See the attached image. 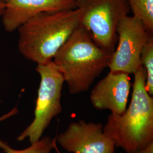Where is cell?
<instances>
[{
  "label": "cell",
  "mask_w": 153,
  "mask_h": 153,
  "mask_svg": "<svg viewBox=\"0 0 153 153\" xmlns=\"http://www.w3.org/2000/svg\"><path fill=\"white\" fill-rule=\"evenodd\" d=\"M131 88L129 74L110 71L91 90V103L95 109H107L112 114L121 115L127 108Z\"/></svg>",
  "instance_id": "obj_8"
},
{
  "label": "cell",
  "mask_w": 153,
  "mask_h": 153,
  "mask_svg": "<svg viewBox=\"0 0 153 153\" xmlns=\"http://www.w3.org/2000/svg\"><path fill=\"white\" fill-rule=\"evenodd\" d=\"M36 71L40 76L38 98L33 122L17 137L22 141L28 138L31 143L41 138L52 120L61 113V103L64 77L52 60L38 64Z\"/></svg>",
  "instance_id": "obj_4"
},
{
  "label": "cell",
  "mask_w": 153,
  "mask_h": 153,
  "mask_svg": "<svg viewBox=\"0 0 153 153\" xmlns=\"http://www.w3.org/2000/svg\"><path fill=\"white\" fill-rule=\"evenodd\" d=\"M111 56L96 44L90 33L80 25L52 61L62 74L70 94H78L89 90L108 67Z\"/></svg>",
  "instance_id": "obj_2"
},
{
  "label": "cell",
  "mask_w": 153,
  "mask_h": 153,
  "mask_svg": "<svg viewBox=\"0 0 153 153\" xmlns=\"http://www.w3.org/2000/svg\"><path fill=\"white\" fill-rule=\"evenodd\" d=\"M133 16L140 19L149 33L153 35V0H127Z\"/></svg>",
  "instance_id": "obj_10"
},
{
  "label": "cell",
  "mask_w": 153,
  "mask_h": 153,
  "mask_svg": "<svg viewBox=\"0 0 153 153\" xmlns=\"http://www.w3.org/2000/svg\"><path fill=\"white\" fill-rule=\"evenodd\" d=\"M54 149H55V150H56V152H57V153H61L59 151V150L58 149V148L57 147V145H56V142H55V143H54Z\"/></svg>",
  "instance_id": "obj_16"
},
{
  "label": "cell",
  "mask_w": 153,
  "mask_h": 153,
  "mask_svg": "<svg viewBox=\"0 0 153 153\" xmlns=\"http://www.w3.org/2000/svg\"><path fill=\"white\" fill-rule=\"evenodd\" d=\"M133 93L128 108L121 115L111 114L103 131L115 141L116 148L133 153L153 142V98L145 87L142 66L134 74Z\"/></svg>",
  "instance_id": "obj_3"
},
{
  "label": "cell",
  "mask_w": 153,
  "mask_h": 153,
  "mask_svg": "<svg viewBox=\"0 0 153 153\" xmlns=\"http://www.w3.org/2000/svg\"><path fill=\"white\" fill-rule=\"evenodd\" d=\"M76 8V0H5L2 25L6 32L13 33L40 13Z\"/></svg>",
  "instance_id": "obj_9"
},
{
  "label": "cell",
  "mask_w": 153,
  "mask_h": 153,
  "mask_svg": "<svg viewBox=\"0 0 153 153\" xmlns=\"http://www.w3.org/2000/svg\"><path fill=\"white\" fill-rule=\"evenodd\" d=\"M5 5V0H0V17H1L4 11Z\"/></svg>",
  "instance_id": "obj_15"
},
{
  "label": "cell",
  "mask_w": 153,
  "mask_h": 153,
  "mask_svg": "<svg viewBox=\"0 0 153 153\" xmlns=\"http://www.w3.org/2000/svg\"><path fill=\"white\" fill-rule=\"evenodd\" d=\"M133 153H153V142L148 144L145 148Z\"/></svg>",
  "instance_id": "obj_14"
},
{
  "label": "cell",
  "mask_w": 153,
  "mask_h": 153,
  "mask_svg": "<svg viewBox=\"0 0 153 153\" xmlns=\"http://www.w3.org/2000/svg\"><path fill=\"white\" fill-rule=\"evenodd\" d=\"M116 33L118 42L108 68L110 71L134 74L142 66L140 58L142 50L153 35L149 33L141 21L134 16L121 19Z\"/></svg>",
  "instance_id": "obj_6"
},
{
  "label": "cell",
  "mask_w": 153,
  "mask_h": 153,
  "mask_svg": "<svg viewBox=\"0 0 153 153\" xmlns=\"http://www.w3.org/2000/svg\"><path fill=\"white\" fill-rule=\"evenodd\" d=\"M141 63L146 74L145 87L148 94L153 95V38L152 36L145 45L141 55Z\"/></svg>",
  "instance_id": "obj_11"
},
{
  "label": "cell",
  "mask_w": 153,
  "mask_h": 153,
  "mask_svg": "<svg viewBox=\"0 0 153 153\" xmlns=\"http://www.w3.org/2000/svg\"><path fill=\"white\" fill-rule=\"evenodd\" d=\"M18 112V109L17 108V107H16L13 108L8 113H7V114H6L5 115H4L0 117V122L5 120L6 119H7L10 118V117H12V116L16 115Z\"/></svg>",
  "instance_id": "obj_13"
},
{
  "label": "cell",
  "mask_w": 153,
  "mask_h": 153,
  "mask_svg": "<svg viewBox=\"0 0 153 153\" xmlns=\"http://www.w3.org/2000/svg\"><path fill=\"white\" fill-rule=\"evenodd\" d=\"M81 19L79 8L44 12L33 16L17 30L19 52L37 65L52 60L81 25Z\"/></svg>",
  "instance_id": "obj_1"
},
{
  "label": "cell",
  "mask_w": 153,
  "mask_h": 153,
  "mask_svg": "<svg viewBox=\"0 0 153 153\" xmlns=\"http://www.w3.org/2000/svg\"><path fill=\"white\" fill-rule=\"evenodd\" d=\"M56 141L66 151L73 153H115V141L103 131L102 123L84 120L72 122Z\"/></svg>",
  "instance_id": "obj_7"
},
{
  "label": "cell",
  "mask_w": 153,
  "mask_h": 153,
  "mask_svg": "<svg viewBox=\"0 0 153 153\" xmlns=\"http://www.w3.org/2000/svg\"><path fill=\"white\" fill-rule=\"evenodd\" d=\"M55 142H56V137L52 140L50 137L46 136L31 143L28 148L15 150L0 140V148H2L5 153H51V150L54 149Z\"/></svg>",
  "instance_id": "obj_12"
},
{
  "label": "cell",
  "mask_w": 153,
  "mask_h": 153,
  "mask_svg": "<svg viewBox=\"0 0 153 153\" xmlns=\"http://www.w3.org/2000/svg\"><path fill=\"white\" fill-rule=\"evenodd\" d=\"M82 12L81 25L100 48L111 55L117 41L119 22L131 11L127 0H76Z\"/></svg>",
  "instance_id": "obj_5"
}]
</instances>
